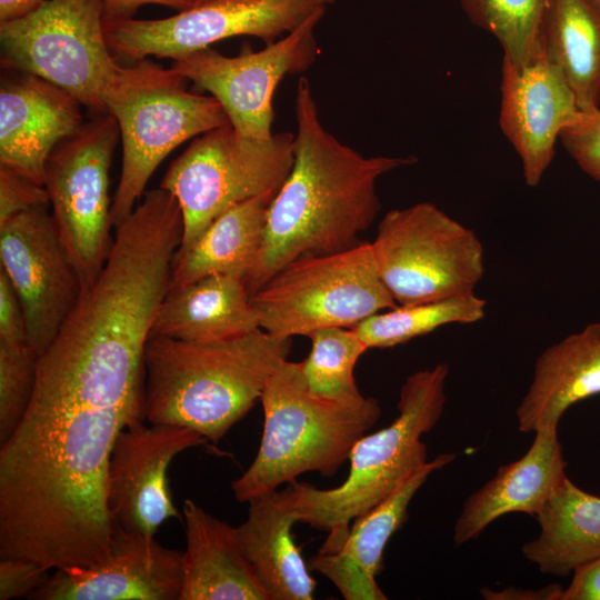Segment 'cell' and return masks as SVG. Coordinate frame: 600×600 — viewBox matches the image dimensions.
I'll use <instances>...</instances> for the list:
<instances>
[{
  "mask_svg": "<svg viewBox=\"0 0 600 600\" xmlns=\"http://www.w3.org/2000/svg\"><path fill=\"white\" fill-rule=\"evenodd\" d=\"M293 164L272 199L259 254L244 278L252 297L288 263L351 249L377 218V180L417 158L364 157L322 124L310 81L296 93Z\"/></svg>",
  "mask_w": 600,
  "mask_h": 600,
  "instance_id": "1",
  "label": "cell"
},
{
  "mask_svg": "<svg viewBox=\"0 0 600 600\" xmlns=\"http://www.w3.org/2000/svg\"><path fill=\"white\" fill-rule=\"evenodd\" d=\"M290 350L291 339L262 329L211 342L149 338L143 418L190 428L217 443L261 399Z\"/></svg>",
  "mask_w": 600,
  "mask_h": 600,
  "instance_id": "2",
  "label": "cell"
},
{
  "mask_svg": "<svg viewBox=\"0 0 600 600\" xmlns=\"http://www.w3.org/2000/svg\"><path fill=\"white\" fill-rule=\"evenodd\" d=\"M449 364L411 373L400 389L398 416L387 427L362 436L349 454V473L340 486L319 489L294 481L298 522L327 531L320 552L338 551L350 523L393 492L424 466L427 447L421 436L437 424L447 401Z\"/></svg>",
  "mask_w": 600,
  "mask_h": 600,
  "instance_id": "3",
  "label": "cell"
},
{
  "mask_svg": "<svg viewBox=\"0 0 600 600\" xmlns=\"http://www.w3.org/2000/svg\"><path fill=\"white\" fill-rule=\"evenodd\" d=\"M260 401L264 422L259 450L231 486L240 502L276 490L306 472L334 474L381 414L374 398L340 402L311 393L300 362L289 360L272 374Z\"/></svg>",
  "mask_w": 600,
  "mask_h": 600,
  "instance_id": "4",
  "label": "cell"
},
{
  "mask_svg": "<svg viewBox=\"0 0 600 600\" xmlns=\"http://www.w3.org/2000/svg\"><path fill=\"white\" fill-rule=\"evenodd\" d=\"M172 68L138 60L119 68L104 93L107 113L117 121L122 167L111 207L113 227L121 224L144 194L161 161L182 142L230 123L212 96L189 92Z\"/></svg>",
  "mask_w": 600,
  "mask_h": 600,
  "instance_id": "5",
  "label": "cell"
},
{
  "mask_svg": "<svg viewBox=\"0 0 600 600\" xmlns=\"http://www.w3.org/2000/svg\"><path fill=\"white\" fill-rule=\"evenodd\" d=\"M294 134L266 140L240 134L230 123L196 137L169 167L160 188L178 201L186 251L220 213L267 192H278L293 164Z\"/></svg>",
  "mask_w": 600,
  "mask_h": 600,
  "instance_id": "6",
  "label": "cell"
},
{
  "mask_svg": "<svg viewBox=\"0 0 600 600\" xmlns=\"http://www.w3.org/2000/svg\"><path fill=\"white\" fill-rule=\"evenodd\" d=\"M260 328L280 339L354 327L398 307L382 282L370 242L302 258L276 272L252 297Z\"/></svg>",
  "mask_w": 600,
  "mask_h": 600,
  "instance_id": "7",
  "label": "cell"
},
{
  "mask_svg": "<svg viewBox=\"0 0 600 600\" xmlns=\"http://www.w3.org/2000/svg\"><path fill=\"white\" fill-rule=\"evenodd\" d=\"M0 44L3 68L40 77L107 113L104 93L120 66L107 42L103 0H42L0 21Z\"/></svg>",
  "mask_w": 600,
  "mask_h": 600,
  "instance_id": "8",
  "label": "cell"
},
{
  "mask_svg": "<svg viewBox=\"0 0 600 600\" xmlns=\"http://www.w3.org/2000/svg\"><path fill=\"white\" fill-rule=\"evenodd\" d=\"M370 244L398 306L472 293L484 273L477 234L430 202L388 211Z\"/></svg>",
  "mask_w": 600,
  "mask_h": 600,
  "instance_id": "9",
  "label": "cell"
},
{
  "mask_svg": "<svg viewBox=\"0 0 600 600\" xmlns=\"http://www.w3.org/2000/svg\"><path fill=\"white\" fill-rule=\"evenodd\" d=\"M119 138L116 119L98 113L61 141L46 163L51 214L82 290L97 280L113 243L109 172Z\"/></svg>",
  "mask_w": 600,
  "mask_h": 600,
  "instance_id": "10",
  "label": "cell"
},
{
  "mask_svg": "<svg viewBox=\"0 0 600 600\" xmlns=\"http://www.w3.org/2000/svg\"><path fill=\"white\" fill-rule=\"evenodd\" d=\"M334 0H207L153 20L104 21L107 42L118 57L172 60L238 36L270 43L292 32Z\"/></svg>",
  "mask_w": 600,
  "mask_h": 600,
  "instance_id": "11",
  "label": "cell"
},
{
  "mask_svg": "<svg viewBox=\"0 0 600 600\" xmlns=\"http://www.w3.org/2000/svg\"><path fill=\"white\" fill-rule=\"evenodd\" d=\"M324 12L317 11L262 50L228 57L208 47L174 59L171 68L210 92L240 134L269 139L273 134L276 89L287 74L302 72L316 60L314 28Z\"/></svg>",
  "mask_w": 600,
  "mask_h": 600,
  "instance_id": "12",
  "label": "cell"
},
{
  "mask_svg": "<svg viewBox=\"0 0 600 600\" xmlns=\"http://www.w3.org/2000/svg\"><path fill=\"white\" fill-rule=\"evenodd\" d=\"M0 261L22 306L28 343L39 359L82 290L48 207L30 209L0 226Z\"/></svg>",
  "mask_w": 600,
  "mask_h": 600,
  "instance_id": "13",
  "label": "cell"
},
{
  "mask_svg": "<svg viewBox=\"0 0 600 600\" xmlns=\"http://www.w3.org/2000/svg\"><path fill=\"white\" fill-rule=\"evenodd\" d=\"M208 441L194 430L140 421L124 428L111 450L106 484L113 524L154 538L169 518L179 517L167 477L173 458Z\"/></svg>",
  "mask_w": 600,
  "mask_h": 600,
  "instance_id": "14",
  "label": "cell"
},
{
  "mask_svg": "<svg viewBox=\"0 0 600 600\" xmlns=\"http://www.w3.org/2000/svg\"><path fill=\"white\" fill-rule=\"evenodd\" d=\"M183 551L113 524L107 557L56 569L36 600H180Z\"/></svg>",
  "mask_w": 600,
  "mask_h": 600,
  "instance_id": "15",
  "label": "cell"
},
{
  "mask_svg": "<svg viewBox=\"0 0 600 600\" xmlns=\"http://www.w3.org/2000/svg\"><path fill=\"white\" fill-rule=\"evenodd\" d=\"M579 110L568 82L544 51L521 68L502 58L499 124L521 160L527 186L539 184L562 129Z\"/></svg>",
  "mask_w": 600,
  "mask_h": 600,
  "instance_id": "16",
  "label": "cell"
},
{
  "mask_svg": "<svg viewBox=\"0 0 600 600\" xmlns=\"http://www.w3.org/2000/svg\"><path fill=\"white\" fill-rule=\"evenodd\" d=\"M21 73L1 81L0 166L44 186L49 156L84 123L82 104L60 87Z\"/></svg>",
  "mask_w": 600,
  "mask_h": 600,
  "instance_id": "17",
  "label": "cell"
},
{
  "mask_svg": "<svg viewBox=\"0 0 600 600\" xmlns=\"http://www.w3.org/2000/svg\"><path fill=\"white\" fill-rule=\"evenodd\" d=\"M456 453H442L410 474L393 492L357 518L341 548L318 552L309 568L330 579L348 600H386L376 582L391 536L404 523L408 507L429 476L452 462Z\"/></svg>",
  "mask_w": 600,
  "mask_h": 600,
  "instance_id": "18",
  "label": "cell"
},
{
  "mask_svg": "<svg viewBox=\"0 0 600 600\" xmlns=\"http://www.w3.org/2000/svg\"><path fill=\"white\" fill-rule=\"evenodd\" d=\"M533 433V442L520 459L499 467L464 501L453 528L454 544L476 539L492 521L510 512L536 518L567 478L558 429Z\"/></svg>",
  "mask_w": 600,
  "mask_h": 600,
  "instance_id": "19",
  "label": "cell"
},
{
  "mask_svg": "<svg viewBox=\"0 0 600 600\" xmlns=\"http://www.w3.org/2000/svg\"><path fill=\"white\" fill-rule=\"evenodd\" d=\"M294 481L248 501L247 519L236 527L269 600H311L316 588L291 531L298 522Z\"/></svg>",
  "mask_w": 600,
  "mask_h": 600,
  "instance_id": "20",
  "label": "cell"
},
{
  "mask_svg": "<svg viewBox=\"0 0 600 600\" xmlns=\"http://www.w3.org/2000/svg\"><path fill=\"white\" fill-rule=\"evenodd\" d=\"M600 394V322L549 346L538 357L531 383L516 410L518 429H558L563 413Z\"/></svg>",
  "mask_w": 600,
  "mask_h": 600,
  "instance_id": "21",
  "label": "cell"
},
{
  "mask_svg": "<svg viewBox=\"0 0 600 600\" xmlns=\"http://www.w3.org/2000/svg\"><path fill=\"white\" fill-rule=\"evenodd\" d=\"M182 511L187 547L180 600H269L236 527L191 499L184 500Z\"/></svg>",
  "mask_w": 600,
  "mask_h": 600,
  "instance_id": "22",
  "label": "cell"
},
{
  "mask_svg": "<svg viewBox=\"0 0 600 600\" xmlns=\"http://www.w3.org/2000/svg\"><path fill=\"white\" fill-rule=\"evenodd\" d=\"M260 328L244 278L209 276L169 289L154 317L150 337L193 342L228 340Z\"/></svg>",
  "mask_w": 600,
  "mask_h": 600,
  "instance_id": "23",
  "label": "cell"
},
{
  "mask_svg": "<svg viewBox=\"0 0 600 600\" xmlns=\"http://www.w3.org/2000/svg\"><path fill=\"white\" fill-rule=\"evenodd\" d=\"M276 193L270 191L234 204L213 219L186 251L176 253L169 289L209 276L246 278L261 249Z\"/></svg>",
  "mask_w": 600,
  "mask_h": 600,
  "instance_id": "24",
  "label": "cell"
},
{
  "mask_svg": "<svg viewBox=\"0 0 600 600\" xmlns=\"http://www.w3.org/2000/svg\"><path fill=\"white\" fill-rule=\"evenodd\" d=\"M536 519L539 536L521 551L540 572L563 578L600 557V497L583 491L568 477Z\"/></svg>",
  "mask_w": 600,
  "mask_h": 600,
  "instance_id": "25",
  "label": "cell"
},
{
  "mask_svg": "<svg viewBox=\"0 0 600 600\" xmlns=\"http://www.w3.org/2000/svg\"><path fill=\"white\" fill-rule=\"evenodd\" d=\"M543 51L580 110L600 107V9L590 0H549Z\"/></svg>",
  "mask_w": 600,
  "mask_h": 600,
  "instance_id": "26",
  "label": "cell"
},
{
  "mask_svg": "<svg viewBox=\"0 0 600 600\" xmlns=\"http://www.w3.org/2000/svg\"><path fill=\"white\" fill-rule=\"evenodd\" d=\"M487 302L474 292L414 306H398L359 322L352 330L370 348H391L451 324L482 320Z\"/></svg>",
  "mask_w": 600,
  "mask_h": 600,
  "instance_id": "27",
  "label": "cell"
},
{
  "mask_svg": "<svg viewBox=\"0 0 600 600\" xmlns=\"http://www.w3.org/2000/svg\"><path fill=\"white\" fill-rule=\"evenodd\" d=\"M468 19L491 33L503 57L517 68L543 52V28L549 0H459Z\"/></svg>",
  "mask_w": 600,
  "mask_h": 600,
  "instance_id": "28",
  "label": "cell"
},
{
  "mask_svg": "<svg viewBox=\"0 0 600 600\" xmlns=\"http://www.w3.org/2000/svg\"><path fill=\"white\" fill-rule=\"evenodd\" d=\"M308 337L311 351L300 364L310 392L340 402L361 400L363 396L356 382L354 368L369 349L366 343L352 328H323Z\"/></svg>",
  "mask_w": 600,
  "mask_h": 600,
  "instance_id": "29",
  "label": "cell"
},
{
  "mask_svg": "<svg viewBox=\"0 0 600 600\" xmlns=\"http://www.w3.org/2000/svg\"><path fill=\"white\" fill-rule=\"evenodd\" d=\"M38 357L28 342L0 340V444L13 433L31 402Z\"/></svg>",
  "mask_w": 600,
  "mask_h": 600,
  "instance_id": "30",
  "label": "cell"
},
{
  "mask_svg": "<svg viewBox=\"0 0 600 600\" xmlns=\"http://www.w3.org/2000/svg\"><path fill=\"white\" fill-rule=\"evenodd\" d=\"M559 140L578 167L600 182V107L579 110Z\"/></svg>",
  "mask_w": 600,
  "mask_h": 600,
  "instance_id": "31",
  "label": "cell"
},
{
  "mask_svg": "<svg viewBox=\"0 0 600 600\" xmlns=\"http://www.w3.org/2000/svg\"><path fill=\"white\" fill-rule=\"evenodd\" d=\"M49 206V194L44 186L0 166V226L24 211Z\"/></svg>",
  "mask_w": 600,
  "mask_h": 600,
  "instance_id": "32",
  "label": "cell"
},
{
  "mask_svg": "<svg viewBox=\"0 0 600 600\" xmlns=\"http://www.w3.org/2000/svg\"><path fill=\"white\" fill-rule=\"evenodd\" d=\"M49 569L22 558H0V600L29 598L48 578Z\"/></svg>",
  "mask_w": 600,
  "mask_h": 600,
  "instance_id": "33",
  "label": "cell"
},
{
  "mask_svg": "<svg viewBox=\"0 0 600 600\" xmlns=\"http://www.w3.org/2000/svg\"><path fill=\"white\" fill-rule=\"evenodd\" d=\"M0 340L28 342L26 318L19 297L0 269Z\"/></svg>",
  "mask_w": 600,
  "mask_h": 600,
  "instance_id": "34",
  "label": "cell"
},
{
  "mask_svg": "<svg viewBox=\"0 0 600 600\" xmlns=\"http://www.w3.org/2000/svg\"><path fill=\"white\" fill-rule=\"evenodd\" d=\"M561 600H600V557L572 572Z\"/></svg>",
  "mask_w": 600,
  "mask_h": 600,
  "instance_id": "35",
  "label": "cell"
},
{
  "mask_svg": "<svg viewBox=\"0 0 600 600\" xmlns=\"http://www.w3.org/2000/svg\"><path fill=\"white\" fill-rule=\"evenodd\" d=\"M563 589L558 583H551L541 589L507 587L497 591L482 588L480 593L487 600H561Z\"/></svg>",
  "mask_w": 600,
  "mask_h": 600,
  "instance_id": "36",
  "label": "cell"
},
{
  "mask_svg": "<svg viewBox=\"0 0 600 600\" xmlns=\"http://www.w3.org/2000/svg\"><path fill=\"white\" fill-rule=\"evenodd\" d=\"M104 21L132 18L133 13L144 4H160L184 10L196 4L194 0H103Z\"/></svg>",
  "mask_w": 600,
  "mask_h": 600,
  "instance_id": "37",
  "label": "cell"
},
{
  "mask_svg": "<svg viewBox=\"0 0 600 600\" xmlns=\"http://www.w3.org/2000/svg\"><path fill=\"white\" fill-rule=\"evenodd\" d=\"M41 2L42 0H0V21L24 16Z\"/></svg>",
  "mask_w": 600,
  "mask_h": 600,
  "instance_id": "38",
  "label": "cell"
},
{
  "mask_svg": "<svg viewBox=\"0 0 600 600\" xmlns=\"http://www.w3.org/2000/svg\"><path fill=\"white\" fill-rule=\"evenodd\" d=\"M597 8L600 9V0H590Z\"/></svg>",
  "mask_w": 600,
  "mask_h": 600,
  "instance_id": "39",
  "label": "cell"
},
{
  "mask_svg": "<svg viewBox=\"0 0 600 600\" xmlns=\"http://www.w3.org/2000/svg\"><path fill=\"white\" fill-rule=\"evenodd\" d=\"M202 1H207V0H194L196 4Z\"/></svg>",
  "mask_w": 600,
  "mask_h": 600,
  "instance_id": "40",
  "label": "cell"
}]
</instances>
